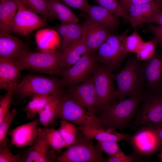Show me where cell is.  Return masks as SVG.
Returning a JSON list of instances; mask_svg holds the SVG:
<instances>
[{"mask_svg": "<svg viewBox=\"0 0 162 162\" xmlns=\"http://www.w3.org/2000/svg\"><path fill=\"white\" fill-rule=\"evenodd\" d=\"M17 111L13 109L5 116L0 123V146L7 142V134L9 128L16 117Z\"/></svg>", "mask_w": 162, "mask_h": 162, "instance_id": "obj_36", "label": "cell"}, {"mask_svg": "<svg viewBox=\"0 0 162 162\" xmlns=\"http://www.w3.org/2000/svg\"><path fill=\"white\" fill-rule=\"evenodd\" d=\"M27 50L26 44L19 38L0 33V57L15 59Z\"/></svg>", "mask_w": 162, "mask_h": 162, "instance_id": "obj_22", "label": "cell"}, {"mask_svg": "<svg viewBox=\"0 0 162 162\" xmlns=\"http://www.w3.org/2000/svg\"><path fill=\"white\" fill-rule=\"evenodd\" d=\"M159 152L160 153L158 155V156L160 160L162 161V148Z\"/></svg>", "mask_w": 162, "mask_h": 162, "instance_id": "obj_47", "label": "cell"}, {"mask_svg": "<svg viewBox=\"0 0 162 162\" xmlns=\"http://www.w3.org/2000/svg\"><path fill=\"white\" fill-rule=\"evenodd\" d=\"M121 3L124 7L125 9H127L129 5L130 0H120Z\"/></svg>", "mask_w": 162, "mask_h": 162, "instance_id": "obj_46", "label": "cell"}, {"mask_svg": "<svg viewBox=\"0 0 162 162\" xmlns=\"http://www.w3.org/2000/svg\"><path fill=\"white\" fill-rule=\"evenodd\" d=\"M99 5L124 20L129 21L128 13L124 7L117 0H94Z\"/></svg>", "mask_w": 162, "mask_h": 162, "instance_id": "obj_33", "label": "cell"}, {"mask_svg": "<svg viewBox=\"0 0 162 162\" xmlns=\"http://www.w3.org/2000/svg\"><path fill=\"white\" fill-rule=\"evenodd\" d=\"M161 5L156 1L129 6L127 9L129 20L133 28L145 23L161 10Z\"/></svg>", "mask_w": 162, "mask_h": 162, "instance_id": "obj_15", "label": "cell"}, {"mask_svg": "<svg viewBox=\"0 0 162 162\" xmlns=\"http://www.w3.org/2000/svg\"><path fill=\"white\" fill-rule=\"evenodd\" d=\"M132 127L148 126L157 127L162 124V91L143 95Z\"/></svg>", "mask_w": 162, "mask_h": 162, "instance_id": "obj_6", "label": "cell"}, {"mask_svg": "<svg viewBox=\"0 0 162 162\" xmlns=\"http://www.w3.org/2000/svg\"><path fill=\"white\" fill-rule=\"evenodd\" d=\"M1 0H0V1H1Z\"/></svg>", "mask_w": 162, "mask_h": 162, "instance_id": "obj_49", "label": "cell"}, {"mask_svg": "<svg viewBox=\"0 0 162 162\" xmlns=\"http://www.w3.org/2000/svg\"><path fill=\"white\" fill-rule=\"evenodd\" d=\"M0 162H21L20 154H14L10 151L7 142L0 146Z\"/></svg>", "mask_w": 162, "mask_h": 162, "instance_id": "obj_37", "label": "cell"}, {"mask_svg": "<svg viewBox=\"0 0 162 162\" xmlns=\"http://www.w3.org/2000/svg\"><path fill=\"white\" fill-rule=\"evenodd\" d=\"M83 34L90 52L97 50L112 33L98 25L89 16L83 26Z\"/></svg>", "mask_w": 162, "mask_h": 162, "instance_id": "obj_16", "label": "cell"}, {"mask_svg": "<svg viewBox=\"0 0 162 162\" xmlns=\"http://www.w3.org/2000/svg\"><path fill=\"white\" fill-rule=\"evenodd\" d=\"M84 12L95 22L112 33L119 27V17L100 5L89 4Z\"/></svg>", "mask_w": 162, "mask_h": 162, "instance_id": "obj_20", "label": "cell"}, {"mask_svg": "<svg viewBox=\"0 0 162 162\" xmlns=\"http://www.w3.org/2000/svg\"><path fill=\"white\" fill-rule=\"evenodd\" d=\"M155 128L156 135L160 145L161 150L162 148V124Z\"/></svg>", "mask_w": 162, "mask_h": 162, "instance_id": "obj_44", "label": "cell"}, {"mask_svg": "<svg viewBox=\"0 0 162 162\" xmlns=\"http://www.w3.org/2000/svg\"><path fill=\"white\" fill-rule=\"evenodd\" d=\"M148 23H154L162 26V10H160L146 22Z\"/></svg>", "mask_w": 162, "mask_h": 162, "instance_id": "obj_43", "label": "cell"}, {"mask_svg": "<svg viewBox=\"0 0 162 162\" xmlns=\"http://www.w3.org/2000/svg\"><path fill=\"white\" fill-rule=\"evenodd\" d=\"M67 5L84 12L89 5L87 0H59Z\"/></svg>", "mask_w": 162, "mask_h": 162, "instance_id": "obj_41", "label": "cell"}, {"mask_svg": "<svg viewBox=\"0 0 162 162\" xmlns=\"http://www.w3.org/2000/svg\"><path fill=\"white\" fill-rule=\"evenodd\" d=\"M35 39L38 47L43 51L56 50L60 42V38L58 33L56 31L48 28L37 32Z\"/></svg>", "mask_w": 162, "mask_h": 162, "instance_id": "obj_25", "label": "cell"}, {"mask_svg": "<svg viewBox=\"0 0 162 162\" xmlns=\"http://www.w3.org/2000/svg\"><path fill=\"white\" fill-rule=\"evenodd\" d=\"M157 44L158 42L154 38L150 40L144 41L135 53L136 58L141 62L150 59L155 54Z\"/></svg>", "mask_w": 162, "mask_h": 162, "instance_id": "obj_34", "label": "cell"}, {"mask_svg": "<svg viewBox=\"0 0 162 162\" xmlns=\"http://www.w3.org/2000/svg\"><path fill=\"white\" fill-rule=\"evenodd\" d=\"M129 140L133 152L140 158L150 156L160 150V145L154 127H140Z\"/></svg>", "mask_w": 162, "mask_h": 162, "instance_id": "obj_12", "label": "cell"}, {"mask_svg": "<svg viewBox=\"0 0 162 162\" xmlns=\"http://www.w3.org/2000/svg\"><path fill=\"white\" fill-rule=\"evenodd\" d=\"M18 8L13 25L12 33L23 36L28 35L41 27H50L46 20L32 10L16 0Z\"/></svg>", "mask_w": 162, "mask_h": 162, "instance_id": "obj_11", "label": "cell"}, {"mask_svg": "<svg viewBox=\"0 0 162 162\" xmlns=\"http://www.w3.org/2000/svg\"><path fill=\"white\" fill-rule=\"evenodd\" d=\"M62 51V53L63 69L71 66L82 55L90 52L83 34L79 40Z\"/></svg>", "mask_w": 162, "mask_h": 162, "instance_id": "obj_24", "label": "cell"}, {"mask_svg": "<svg viewBox=\"0 0 162 162\" xmlns=\"http://www.w3.org/2000/svg\"><path fill=\"white\" fill-rule=\"evenodd\" d=\"M107 162H132L138 160L140 158L134 152L127 155L121 149L115 154L108 155Z\"/></svg>", "mask_w": 162, "mask_h": 162, "instance_id": "obj_38", "label": "cell"}, {"mask_svg": "<svg viewBox=\"0 0 162 162\" xmlns=\"http://www.w3.org/2000/svg\"><path fill=\"white\" fill-rule=\"evenodd\" d=\"M141 62L136 56L129 57L122 69L113 74L117 85V101L129 97L142 94L145 80Z\"/></svg>", "mask_w": 162, "mask_h": 162, "instance_id": "obj_2", "label": "cell"}, {"mask_svg": "<svg viewBox=\"0 0 162 162\" xmlns=\"http://www.w3.org/2000/svg\"><path fill=\"white\" fill-rule=\"evenodd\" d=\"M20 70L15 59L0 57V89L14 92L21 76Z\"/></svg>", "mask_w": 162, "mask_h": 162, "instance_id": "obj_17", "label": "cell"}, {"mask_svg": "<svg viewBox=\"0 0 162 162\" xmlns=\"http://www.w3.org/2000/svg\"><path fill=\"white\" fill-rule=\"evenodd\" d=\"M39 121L35 119L18 126L9 132L12 144L17 148L32 146L37 137V125Z\"/></svg>", "mask_w": 162, "mask_h": 162, "instance_id": "obj_19", "label": "cell"}, {"mask_svg": "<svg viewBox=\"0 0 162 162\" xmlns=\"http://www.w3.org/2000/svg\"><path fill=\"white\" fill-rule=\"evenodd\" d=\"M62 94L56 96L38 112L39 121L44 127L48 126L56 117Z\"/></svg>", "mask_w": 162, "mask_h": 162, "instance_id": "obj_29", "label": "cell"}, {"mask_svg": "<svg viewBox=\"0 0 162 162\" xmlns=\"http://www.w3.org/2000/svg\"><path fill=\"white\" fill-rule=\"evenodd\" d=\"M112 71L101 64L97 66L91 78L98 102V112L117 101Z\"/></svg>", "mask_w": 162, "mask_h": 162, "instance_id": "obj_8", "label": "cell"}, {"mask_svg": "<svg viewBox=\"0 0 162 162\" xmlns=\"http://www.w3.org/2000/svg\"><path fill=\"white\" fill-rule=\"evenodd\" d=\"M144 42L136 30H135L126 38L125 47L127 53L128 54L131 53H136Z\"/></svg>", "mask_w": 162, "mask_h": 162, "instance_id": "obj_35", "label": "cell"}, {"mask_svg": "<svg viewBox=\"0 0 162 162\" xmlns=\"http://www.w3.org/2000/svg\"><path fill=\"white\" fill-rule=\"evenodd\" d=\"M18 6L16 0H2L0 3V33L10 34Z\"/></svg>", "mask_w": 162, "mask_h": 162, "instance_id": "obj_23", "label": "cell"}, {"mask_svg": "<svg viewBox=\"0 0 162 162\" xmlns=\"http://www.w3.org/2000/svg\"><path fill=\"white\" fill-rule=\"evenodd\" d=\"M61 80L42 76L28 75L18 83L14 92L25 98L63 92Z\"/></svg>", "mask_w": 162, "mask_h": 162, "instance_id": "obj_5", "label": "cell"}, {"mask_svg": "<svg viewBox=\"0 0 162 162\" xmlns=\"http://www.w3.org/2000/svg\"><path fill=\"white\" fill-rule=\"evenodd\" d=\"M154 1L156 0H130L129 5L144 4Z\"/></svg>", "mask_w": 162, "mask_h": 162, "instance_id": "obj_45", "label": "cell"}, {"mask_svg": "<svg viewBox=\"0 0 162 162\" xmlns=\"http://www.w3.org/2000/svg\"><path fill=\"white\" fill-rule=\"evenodd\" d=\"M37 135L44 139L54 151H59L67 147L58 129L54 128H38Z\"/></svg>", "mask_w": 162, "mask_h": 162, "instance_id": "obj_27", "label": "cell"}, {"mask_svg": "<svg viewBox=\"0 0 162 162\" xmlns=\"http://www.w3.org/2000/svg\"><path fill=\"white\" fill-rule=\"evenodd\" d=\"M130 30L128 29L118 35L111 33L97 49V61L112 70L119 68L128 54L125 41Z\"/></svg>", "mask_w": 162, "mask_h": 162, "instance_id": "obj_4", "label": "cell"}, {"mask_svg": "<svg viewBox=\"0 0 162 162\" xmlns=\"http://www.w3.org/2000/svg\"><path fill=\"white\" fill-rule=\"evenodd\" d=\"M98 146L108 155H113L121 149L118 142L115 141H98Z\"/></svg>", "mask_w": 162, "mask_h": 162, "instance_id": "obj_40", "label": "cell"}, {"mask_svg": "<svg viewBox=\"0 0 162 162\" xmlns=\"http://www.w3.org/2000/svg\"><path fill=\"white\" fill-rule=\"evenodd\" d=\"M14 92L8 91L5 96L0 102V123L10 112L11 99Z\"/></svg>", "mask_w": 162, "mask_h": 162, "instance_id": "obj_39", "label": "cell"}, {"mask_svg": "<svg viewBox=\"0 0 162 162\" xmlns=\"http://www.w3.org/2000/svg\"><path fill=\"white\" fill-rule=\"evenodd\" d=\"M148 28L157 40L158 44L162 47V26L150 24Z\"/></svg>", "mask_w": 162, "mask_h": 162, "instance_id": "obj_42", "label": "cell"}, {"mask_svg": "<svg viewBox=\"0 0 162 162\" xmlns=\"http://www.w3.org/2000/svg\"><path fill=\"white\" fill-rule=\"evenodd\" d=\"M15 60L20 70L53 75H60L63 69L62 53L60 50L36 52L27 50Z\"/></svg>", "mask_w": 162, "mask_h": 162, "instance_id": "obj_3", "label": "cell"}, {"mask_svg": "<svg viewBox=\"0 0 162 162\" xmlns=\"http://www.w3.org/2000/svg\"><path fill=\"white\" fill-rule=\"evenodd\" d=\"M142 97V94L129 97L99 111L96 116L99 125L114 130L125 127L135 117Z\"/></svg>", "mask_w": 162, "mask_h": 162, "instance_id": "obj_1", "label": "cell"}, {"mask_svg": "<svg viewBox=\"0 0 162 162\" xmlns=\"http://www.w3.org/2000/svg\"><path fill=\"white\" fill-rule=\"evenodd\" d=\"M142 63L147 94L162 91V52H155L150 59Z\"/></svg>", "mask_w": 162, "mask_h": 162, "instance_id": "obj_14", "label": "cell"}, {"mask_svg": "<svg viewBox=\"0 0 162 162\" xmlns=\"http://www.w3.org/2000/svg\"><path fill=\"white\" fill-rule=\"evenodd\" d=\"M60 127L58 130L67 147L75 142L79 127L77 128L73 123L64 120L60 121Z\"/></svg>", "mask_w": 162, "mask_h": 162, "instance_id": "obj_31", "label": "cell"}, {"mask_svg": "<svg viewBox=\"0 0 162 162\" xmlns=\"http://www.w3.org/2000/svg\"><path fill=\"white\" fill-rule=\"evenodd\" d=\"M24 5L34 11L47 20L54 19L50 14L45 0H19Z\"/></svg>", "mask_w": 162, "mask_h": 162, "instance_id": "obj_32", "label": "cell"}, {"mask_svg": "<svg viewBox=\"0 0 162 162\" xmlns=\"http://www.w3.org/2000/svg\"><path fill=\"white\" fill-rule=\"evenodd\" d=\"M156 1L161 5L162 4V0H156Z\"/></svg>", "mask_w": 162, "mask_h": 162, "instance_id": "obj_48", "label": "cell"}, {"mask_svg": "<svg viewBox=\"0 0 162 162\" xmlns=\"http://www.w3.org/2000/svg\"><path fill=\"white\" fill-rule=\"evenodd\" d=\"M57 158L54 150L44 139L38 136L34 144L22 157L21 162H53Z\"/></svg>", "mask_w": 162, "mask_h": 162, "instance_id": "obj_18", "label": "cell"}, {"mask_svg": "<svg viewBox=\"0 0 162 162\" xmlns=\"http://www.w3.org/2000/svg\"><path fill=\"white\" fill-rule=\"evenodd\" d=\"M78 23L67 22L65 36L62 40L60 47L61 51L79 40L82 37L83 26Z\"/></svg>", "mask_w": 162, "mask_h": 162, "instance_id": "obj_30", "label": "cell"}, {"mask_svg": "<svg viewBox=\"0 0 162 162\" xmlns=\"http://www.w3.org/2000/svg\"><path fill=\"white\" fill-rule=\"evenodd\" d=\"M97 61L96 56L88 52L71 66L62 69L60 75L63 86L69 87L88 80L97 68Z\"/></svg>", "mask_w": 162, "mask_h": 162, "instance_id": "obj_10", "label": "cell"}, {"mask_svg": "<svg viewBox=\"0 0 162 162\" xmlns=\"http://www.w3.org/2000/svg\"><path fill=\"white\" fill-rule=\"evenodd\" d=\"M45 1L54 19H57L61 22H78L80 21L76 14L59 0H45Z\"/></svg>", "mask_w": 162, "mask_h": 162, "instance_id": "obj_26", "label": "cell"}, {"mask_svg": "<svg viewBox=\"0 0 162 162\" xmlns=\"http://www.w3.org/2000/svg\"><path fill=\"white\" fill-rule=\"evenodd\" d=\"M79 128L87 139L98 141L118 142L123 140H129L131 136L128 134L118 133L115 130L105 129L90 125L79 126Z\"/></svg>", "mask_w": 162, "mask_h": 162, "instance_id": "obj_21", "label": "cell"}, {"mask_svg": "<svg viewBox=\"0 0 162 162\" xmlns=\"http://www.w3.org/2000/svg\"><path fill=\"white\" fill-rule=\"evenodd\" d=\"M79 126L90 125L101 127L96 116L92 115L87 110L67 93L61 95L56 116Z\"/></svg>", "mask_w": 162, "mask_h": 162, "instance_id": "obj_9", "label": "cell"}, {"mask_svg": "<svg viewBox=\"0 0 162 162\" xmlns=\"http://www.w3.org/2000/svg\"><path fill=\"white\" fill-rule=\"evenodd\" d=\"M69 88L67 93L92 115L96 116L98 111L99 104L91 78Z\"/></svg>", "mask_w": 162, "mask_h": 162, "instance_id": "obj_13", "label": "cell"}, {"mask_svg": "<svg viewBox=\"0 0 162 162\" xmlns=\"http://www.w3.org/2000/svg\"><path fill=\"white\" fill-rule=\"evenodd\" d=\"M60 94L32 97L27 105L23 109L27 118H35L39 111L56 96Z\"/></svg>", "mask_w": 162, "mask_h": 162, "instance_id": "obj_28", "label": "cell"}, {"mask_svg": "<svg viewBox=\"0 0 162 162\" xmlns=\"http://www.w3.org/2000/svg\"><path fill=\"white\" fill-rule=\"evenodd\" d=\"M99 147L94 145L91 140H78L67 147L56 161L58 162H100L106 161Z\"/></svg>", "mask_w": 162, "mask_h": 162, "instance_id": "obj_7", "label": "cell"}]
</instances>
